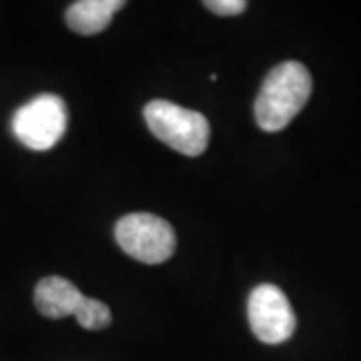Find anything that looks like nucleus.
Instances as JSON below:
<instances>
[{"label":"nucleus","instance_id":"1","mask_svg":"<svg viewBox=\"0 0 361 361\" xmlns=\"http://www.w3.org/2000/svg\"><path fill=\"white\" fill-rule=\"evenodd\" d=\"M313 89L307 66L287 61L265 77L255 99V121L263 130L285 129L307 104Z\"/></svg>","mask_w":361,"mask_h":361},{"label":"nucleus","instance_id":"2","mask_svg":"<svg viewBox=\"0 0 361 361\" xmlns=\"http://www.w3.org/2000/svg\"><path fill=\"white\" fill-rule=\"evenodd\" d=\"M145 121L159 141L180 155L199 157L209 147V121L199 111L159 99L145 106Z\"/></svg>","mask_w":361,"mask_h":361},{"label":"nucleus","instance_id":"3","mask_svg":"<svg viewBox=\"0 0 361 361\" xmlns=\"http://www.w3.org/2000/svg\"><path fill=\"white\" fill-rule=\"evenodd\" d=\"M115 239L129 257L147 265L165 263L177 247L171 223L151 213H130L121 217L115 225Z\"/></svg>","mask_w":361,"mask_h":361},{"label":"nucleus","instance_id":"4","mask_svg":"<svg viewBox=\"0 0 361 361\" xmlns=\"http://www.w3.org/2000/svg\"><path fill=\"white\" fill-rule=\"evenodd\" d=\"M68 123L65 101L59 94L44 92L16 109L13 115L14 137L30 151H49L63 139Z\"/></svg>","mask_w":361,"mask_h":361},{"label":"nucleus","instance_id":"5","mask_svg":"<svg viewBox=\"0 0 361 361\" xmlns=\"http://www.w3.org/2000/svg\"><path fill=\"white\" fill-rule=\"evenodd\" d=\"M247 315L253 336L267 345H279L295 331V313L277 285H257L247 301Z\"/></svg>","mask_w":361,"mask_h":361},{"label":"nucleus","instance_id":"6","mask_svg":"<svg viewBox=\"0 0 361 361\" xmlns=\"http://www.w3.org/2000/svg\"><path fill=\"white\" fill-rule=\"evenodd\" d=\"M89 297H85L78 287L71 283L65 277H44L37 283L35 289V305L37 310L51 319H63V317H78Z\"/></svg>","mask_w":361,"mask_h":361},{"label":"nucleus","instance_id":"7","mask_svg":"<svg viewBox=\"0 0 361 361\" xmlns=\"http://www.w3.org/2000/svg\"><path fill=\"white\" fill-rule=\"evenodd\" d=\"M125 8L123 0H78L66 11L65 18L71 30L78 35H99L111 25L113 16Z\"/></svg>","mask_w":361,"mask_h":361},{"label":"nucleus","instance_id":"8","mask_svg":"<svg viewBox=\"0 0 361 361\" xmlns=\"http://www.w3.org/2000/svg\"><path fill=\"white\" fill-rule=\"evenodd\" d=\"M205 6L211 13L221 16H235L245 11L247 2L245 0H207Z\"/></svg>","mask_w":361,"mask_h":361}]
</instances>
